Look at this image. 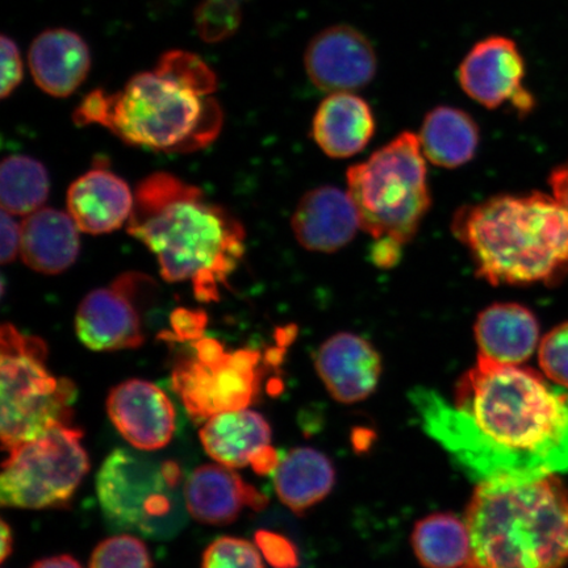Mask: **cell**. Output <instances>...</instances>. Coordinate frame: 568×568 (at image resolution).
<instances>
[{
  "label": "cell",
  "mask_w": 568,
  "mask_h": 568,
  "mask_svg": "<svg viewBox=\"0 0 568 568\" xmlns=\"http://www.w3.org/2000/svg\"><path fill=\"white\" fill-rule=\"evenodd\" d=\"M544 375L479 357L453 400L414 389L423 429L477 481L535 480L568 471V393Z\"/></svg>",
  "instance_id": "6da1fadb"
},
{
  "label": "cell",
  "mask_w": 568,
  "mask_h": 568,
  "mask_svg": "<svg viewBox=\"0 0 568 568\" xmlns=\"http://www.w3.org/2000/svg\"><path fill=\"white\" fill-rule=\"evenodd\" d=\"M128 233L158 257L163 280L189 282L204 303L220 300L244 254L239 220L168 173L139 184Z\"/></svg>",
  "instance_id": "7a4b0ae2"
},
{
  "label": "cell",
  "mask_w": 568,
  "mask_h": 568,
  "mask_svg": "<svg viewBox=\"0 0 568 568\" xmlns=\"http://www.w3.org/2000/svg\"><path fill=\"white\" fill-rule=\"evenodd\" d=\"M470 550L464 568H564L568 489L556 475L480 481L465 514Z\"/></svg>",
  "instance_id": "3957f363"
},
{
  "label": "cell",
  "mask_w": 568,
  "mask_h": 568,
  "mask_svg": "<svg viewBox=\"0 0 568 568\" xmlns=\"http://www.w3.org/2000/svg\"><path fill=\"white\" fill-rule=\"evenodd\" d=\"M453 233L493 286L551 282L568 273V211L554 196L501 195L468 205L454 216Z\"/></svg>",
  "instance_id": "277c9868"
},
{
  "label": "cell",
  "mask_w": 568,
  "mask_h": 568,
  "mask_svg": "<svg viewBox=\"0 0 568 568\" xmlns=\"http://www.w3.org/2000/svg\"><path fill=\"white\" fill-rule=\"evenodd\" d=\"M212 95L154 69L132 77L112 94L91 91L75 110L74 122L104 126L125 144L190 153L209 146L222 131L223 112Z\"/></svg>",
  "instance_id": "5b68a950"
},
{
  "label": "cell",
  "mask_w": 568,
  "mask_h": 568,
  "mask_svg": "<svg viewBox=\"0 0 568 568\" xmlns=\"http://www.w3.org/2000/svg\"><path fill=\"white\" fill-rule=\"evenodd\" d=\"M347 194L361 229L375 240L406 245L430 209L428 178L420 141L402 133L371 159L347 172Z\"/></svg>",
  "instance_id": "8992f818"
},
{
  "label": "cell",
  "mask_w": 568,
  "mask_h": 568,
  "mask_svg": "<svg viewBox=\"0 0 568 568\" xmlns=\"http://www.w3.org/2000/svg\"><path fill=\"white\" fill-rule=\"evenodd\" d=\"M47 358L44 341L23 335L11 324L2 326L0 438L6 452L73 420L74 382L55 378Z\"/></svg>",
  "instance_id": "52a82bcc"
},
{
  "label": "cell",
  "mask_w": 568,
  "mask_h": 568,
  "mask_svg": "<svg viewBox=\"0 0 568 568\" xmlns=\"http://www.w3.org/2000/svg\"><path fill=\"white\" fill-rule=\"evenodd\" d=\"M103 514L120 530L169 537L181 527L184 487L173 460H159L130 449L113 450L97 477Z\"/></svg>",
  "instance_id": "ba28073f"
},
{
  "label": "cell",
  "mask_w": 568,
  "mask_h": 568,
  "mask_svg": "<svg viewBox=\"0 0 568 568\" xmlns=\"http://www.w3.org/2000/svg\"><path fill=\"white\" fill-rule=\"evenodd\" d=\"M83 433L59 425L33 442L13 447L3 462L0 503L19 509L67 506L90 470Z\"/></svg>",
  "instance_id": "9c48e42d"
},
{
  "label": "cell",
  "mask_w": 568,
  "mask_h": 568,
  "mask_svg": "<svg viewBox=\"0 0 568 568\" xmlns=\"http://www.w3.org/2000/svg\"><path fill=\"white\" fill-rule=\"evenodd\" d=\"M264 355L254 349L226 352L215 338L195 339L193 352L176 361L172 385L195 422L245 409L258 395Z\"/></svg>",
  "instance_id": "30bf717a"
},
{
  "label": "cell",
  "mask_w": 568,
  "mask_h": 568,
  "mask_svg": "<svg viewBox=\"0 0 568 568\" xmlns=\"http://www.w3.org/2000/svg\"><path fill=\"white\" fill-rule=\"evenodd\" d=\"M155 291V283L140 273L120 275L110 287L92 291L77 311L78 337L95 352L136 349L145 341L142 308Z\"/></svg>",
  "instance_id": "8fae6325"
},
{
  "label": "cell",
  "mask_w": 568,
  "mask_h": 568,
  "mask_svg": "<svg viewBox=\"0 0 568 568\" xmlns=\"http://www.w3.org/2000/svg\"><path fill=\"white\" fill-rule=\"evenodd\" d=\"M524 78V57L516 42L506 36H489L477 42L458 69L462 90L489 110L510 102L517 111L529 112L535 102L523 88Z\"/></svg>",
  "instance_id": "7c38bea8"
},
{
  "label": "cell",
  "mask_w": 568,
  "mask_h": 568,
  "mask_svg": "<svg viewBox=\"0 0 568 568\" xmlns=\"http://www.w3.org/2000/svg\"><path fill=\"white\" fill-rule=\"evenodd\" d=\"M304 65L317 89L335 94L367 87L374 80L378 60L364 33L339 24L326 28L310 41Z\"/></svg>",
  "instance_id": "4fadbf2b"
},
{
  "label": "cell",
  "mask_w": 568,
  "mask_h": 568,
  "mask_svg": "<svg viewBox=\"0 0 568 568\" xmlns=\"http://www.w3.org/2000/svg\"><path fill=\"white\" fill-rule=\"evenodd\" d=\"M106 412L115 428L134 449L154 452L174 436L175 409L168 395L151 382L120 383L106 397Z\"/></svg>",
  "instance_id": "5bb4252c"
},
{
  "label": "cell",
  "mask_w": 568,
  "mask_h": 568,
  "mask_svg": "<svg viewBox=\"0 0 568 568\" xmlns=\"http://www.w3.org/2000/svg\"><path fill=\"white\" fill-rule=\"evenodd\" d=\"M201 442L209 456L226 467L251 466L258 475H267L280 465L266 418L247 408L209 418L202 426Z\"/></svg>",
  "instance_id": "9a60e30c"
},
{
  "label": "cell",
  "mask_w": 568,
  "mask_h": 568,
  "mask_svg": "<svg viewBox=\"0 0 568 568\" xmlns=\"http://www.w3.org/2000/svg\"><path fill=\"white\" fill-rule=\"evenodd\" d=\"M315 367L333 399L354 404L367 399L378 387L382 358L367 339L338 333L318 347Z\"/></svg>",
  "instance_id": "2e32d148"
},
{
  "label": "cell",
  "mask_w": 568,
  "mask_h": 568,
  "mask_svg": "<svg viewBox=\"0 0 568 568\" xmlns=\"http://www.w3.org/2000/svg\"><path fill=\"white\" fill-rule=\"evenodd\" d=\"M184 501L191 517L205 525L231 524L245 508L262 510L267 497L224 465L197 467L184 485Z\"/></svg>",
  "instance_id": "e0dca14e"
},
{
  "label": "cell",
  "mask_w": 568,
  "mask_h": 568,
  "mask_svg": "<svg viewBox=\"0 0 568 568\" xmlns=\"http://www.w3.org/2000/svg\"><path fill=\"white\" fill-rule=\"evenodd\" d=\"M358 229L359 216L351 195L336 187L310 191L293 217L297 243L311 252H337L351 243Z\"/></svg>",
  "instance_id": "ac0fdd59"
},
{
  "label": "cell",
  "mask_w": 568,
  "mask_h": 568,
  "mask_svg": "<svg viewBox=\"0 0 568 568\" xmlns=\"http://www.w3.org/2000/svg\"><path fill=\"white\" fill-rule=\"evenodd\" d=\"M28 65L42 91L67 98L80 89L89 75L90 49L80 34L67 28H52L33 40Z\"/></svg>",
  "instance_id": "d6986e66"
},
{
  "label": "cell",
  "mask_w": 568,
  "mask_h": 568,
  "mask_svg": "<svg viewBox=\"0 0 568 568\" xmlns=\"http://www.w3.org/2000/svg\"><path fill=\"white\" fill-rule=\"evenodd\" d=\"M134 196L130 186L106 169H92L71 184L69 215L89 234L111 233L130 220Z\"/></svg>",
  "instance_id": "ffe728a7"
},
{
  "label": "cell",
  "mask_w": 568,
  "mask_h": 568,
  "mask_svg": "<svg viewBox=\"0 0 568 568\" xmlns=\"http://www.w3.org/2000/svg\"><path fill=\"white\" fill-rule=\"evenodd\" d=\"M479 357L501 365H520L535 353L539 326L528 308L516 303L489 305L474 325Z\"/></svg>",
  "instance_id": "44dd1931"
},
{
  "label": "cell",
  "mask_w": 568,
  "mask_h": 568,
  "mask_svg": "<svg viewBox=\"0 0 568 568\" xmlns=\"http://www.w3.org/2000/svg\"><path fill=\"white\" fill-rule=\"evenodd\" d=\"M375 132L372 106L352 92L325 98L315 113L312 134L332 159H347L364 151Z\"/></svg>",
  "instance_id": "7402d4cb"
},
{
  "label": "cell",
  "mask_w": 568,
  "mask_h": 568,
  "mask_svg": "<svg viewBox=\"0 0 568 568\" xmlns=\"http://www.w3.org/2000/svg\"><path fill=\"white\" fill-rule=\"evenodd\" d=\"M80 229L69 213L41 209L21 224V257L34 272H65L80 254Z\"/></svg>",
  "instance_id": "603a6c76"
},
{
  "label": "cell",
  "mask_w": 568,
  "mask_h": 568,
  "mask_svg": "<svg viewBox=\"0 0 568 568\" xmlns=\"http://www.w3.org/2000/svg\"><path fill=\"white\" fill-rule=\"evenodd\" d=\"M332 462L311 447L287 453L274 471V487L280 500L297 515L316 506L335 487Z\"/></svg>",
  "instance_id": "cb8c5ba5"
},
{
  "label": "cell",
  "mask_w": 568,
  "mask_h": 568,
  "mask_svg": "<svg viewBox=\"0 0 568 568\" xmlns=\"http://www.w3.org/2000/svg\"><path fill=\"white\" fill-rule=\"evenodd\" d=\"M418 141L425 159L439 168L456 169L477 153L479 128L467 112L442 105L424 119Z\"/></svg>",
  "instance_id": "d4e9b609"
},
{
  "label": "cell",
  "mask_w": 568,
  "mask_h": 568,
  "mask_svg": "<svg viewBox=\"0 0 568 568\" xmlns=\"http://www.w3.org/2000/svg\"><path fill=\"white\" fill-rule=\"evenodd\" d=\"M412 549L425 568H464L470 539L464 520L452 514H436L415 525Z\"/></svg>",
  "instance_id": "484cf974"
},
{
  "label": "cell",
  "mask_w": 568,
  "mask_h": 568,
  "mask_svg": "<svg viewBox=\"0 0 568 568\" xmlns=\"http://www.w3.org/2000/svg\"><path fill=\"white\" fill-rule=\"evenodd\" d=\"M49 195V175L44 165L27 155H11L0 169L2 210L12 216H30L42 209Z\"/></svg>",
  "instance_id": "4316f807"
},
{
  "label": "cell",
  "mask_w": 568,
  "mask_h": 568,
  "mask_svg": "<svg viewBox=\"0 0 568 568\" xmlns=\"http://www.w3.org/2000/svg\"><path fill=\"white\" fill-rule=\"evenodd\" d=\"M195 27L199 36L209 44H216L236 33L243 11L239 0H203L196 7Z\"/></svg>",
  "instance_id": "83f0119b"
},
{
  "label": "cell",
  "mask_w": 568,
  "mask_h": 568,
  "mask_svg": "<svg viewBox=\"0 0 568 568\" xmlns=\"http://www.w3.org/2000/svg\"><path fill=\"white\" fill-rule=\"evenodd\" d=\"M90 568H153L151 554L140 538L120 535L99 544L90 559Z\"/></svg>",
  "instance_id": "f1b7e54d"
},
{
  "label": "cell",
  "mask_w": 568,
  "mask_h": 568,
  "mask_svg": "<svg viewBox=\"0 0 568 568\" xmlns=\"http://www.w3.org/2000/svg\"><path fill=\"white\" fill-rule=\"evenodd\" d=\"M202 568H265L252 542L236 537L213 541L203 556Z\"/></svg>",
  "instance_id": "f546056e"
},
{
  "label": "cell",
  "mask_w": 568,
  "mask_h": 568,
  "mask_svg": "<svg viewBox=\"0 0 568 568\" xmlns=\"http://www.w3.org/2000/svg\"><path fill=\"white\" fill-rule=\"evenodd\" d=\"M538 359L546 378L568 388V323L546 335L539 345Z\"/></svg>",
  "instance_id": "4dcf8cb0"
},
{
  "label": "cell",
  "mask_w": 568,
  "mask_h": 568,
  "mask_svg": "<svg viewBox=\"0 0 568 568\" xmlns=\"http://www.w3.org/2000/svg\"><path fill=\"white\" fill-rule=\"evenodd\" d=\"M0 55H2V89L0 95L2 98L10 97L23 81V61L17 42L6 34L0 39Z\"/></svg>",
  "instance_id": "1f68e13d"
},
{
  "label": "cell",
  "mask_w": 568,
  "mask_h": 568,
  "mask_svg": "<svg viewBox=\"0 0 568 568\" xmlns=\"http://www.w3.org/2000/svg\"><path fill=\"white\" fill-rule=\"evenodd\" d=\"M0 261L3 265L11 264L16 261L21 247V224L16 222L11 213L2 210V217H0Z\"/></svg>",
  "instance_id": "d6a6232c"
},
{
  "label": "cell",
  "mask_w": 568,
  "mask_h": 568,
  "mask_svg": "<svg viewBox=\"0 0 568 568\" xmlns=\"http://www.w3.org/2000/svg\"><path fill=\"white\" fill-rule=\"evenodd\" d=\"M205 317L201 312L178 311L173 317L174 338L176 341L197 339L202 337Z\"/></svg>",
  "instance_id": "836d02e7"
},
{
  "label": "cell",
  "mask_w": 568,
  "mask_h": 568,
  "mask_svg": "<svg viewBox=\"0 0 568 568\" xmlns=\"http://www.w3.org/2000/svg\"><path fill=\"white\" fill-rule=\"evenodd\" d=\"M402 245L393 240L379 239L372 251L374 264L381 267H389L400 258Z\"/></svg>",
  "instance_id": "e575fe53"
},
{
  "label": "cell",
  "mask_w": 568,
  "mask_h": 568,
  "mask_svg": "<svg viewBox=\"0 0 568 568\" xmlns=\"http://www.w3.org/2000/svg\"><path fill=\"white\" fill-rule=\"evenodd\" d=\"M549 183L554 197L568 211V162L554 170Z\"/></svg>",
  "instance_id": "d590c367"
},
{
  "label": "cell",
  "mask_w": 568,
  "mask_h": 568,
  "mask_svg": "<svg viewBox=\"0 0 568 568\" xmlns=\"http://www.w3.org/2000/svg\"><path fill=\"white\" fill-rule=\"evenodd\" d=\"M31 568H83L77 559L70 556L51 557L41 559Z\"/></svg>",
  "instance_id": "8d00e7d4"
},
{
  "label": "cell",
  "mask_w": 568,
  "mask_h": 568,
  "mask_svg": "<svg viewBox=\"0 0 568 568\" xmlns=\"http://www.w3.org/2000/svg\"><path fill=\"white\" fill-rule=\"evenodd\" d=\"M0 536H2V551H0V558H2V562H4L12 551V532L10 525L6 521H2V532H0Z\"/></svg>",
  "instance_id": "74e56055"
}]
</instances>
